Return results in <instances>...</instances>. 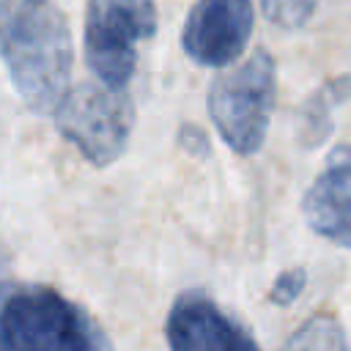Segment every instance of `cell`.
I'll return each mask as SVG.
<instances>
[{
  "mask_svg": "<svg viewBox=\"0 0 351 351\" xmlns=\"http://www.w3.org/2000/svg\"><path fill=\"white\" fill-rule=\"evenodd\" d=\"M0 58L33 112H55L71 82V27L52 0H0Z\"/></svg>",
  "mask_w": 351,
  "mask_h": 351,
  "instance_id": "obj_1",
  "label": "cell"
},
{
  "mask_svg": "<svg viewBox=\"0 0 351 351\" xmlns=\"http://www.w3.org/2000/svg\"><path fill=\"white\" fill-rule=\"evenodd\" d=\"M0 351H112L104 329L47 285L0 282Z\"/></svg>",
  "mask_w": 351,
  "mask_h": 351,
  "instance_id": "obj_2",
  "label": "cell"
},
{
  "mask_svg": "<svg viewBox=\"0 0 351 351\" xmlns=\"http://www.w3.org/2000/svg\"><path fill=\"white\" fill-rule=\"evenodd\" d=\"M277 99V63L266 49L219 74L208 90V115L219 137L241 156L255 154L269 132Z\"/></svg>",
  "mask_w": 351,
  "mask_h": 351,
  "instance_id": "obj_3",
  "label": "cell"
},
{
  "mask_svg": "<svg viewBox=\"0 0 351 351\" xmlns=\"http://www.w3.org/2000/svg\"><path fill=\"white\" fill-rule=\"evenodd\" d=\"M134 104L126 88L82 82L55 107L58 132L96 167L115 162L132 134Z\"/></svg>",
  "mask_w": 351,
  "mask_h": 351,
  "instance_id": "obj_4",
  "label": "cell"
},
{
  "mask_svg": "<svg viewBox=\"0 0 351 351\" xmlns=\"http://www.w3.org/2000/svg\"><path fill=\"white\" fill-rule=\"evenodd\" d=\"M156 30L154 0H88L85 60L110 88H126L137 66V44Z\"/></svg>",
  "mask_w": 351,
  "mask_h": 351,
  "instance_id": "obj_5",
  "label": "cell"
},
{
  "mask_svg": "<svg viewBox=\"0 0 351 351\" xmlns=\"http://www.w3.org/2000/svg\"><path fill=\"white\" fill-rule=\"evenodd\" d=\"M252 19L250 0H197L181 30L184 52L200 66H228L247 49Z\"/></svg>",
  "mask_w": 351,
  "mask_h": 351,
  "instance_id": "obj_6",
  "label": "cell"
},
{
  "mask_svg": "<svg viewBox=\"0 0 351 351\" xmlns=\"http://www.w3.org/2000/svg\"><path fill=\"white\" fill-rule=\"evenodd\" d=\"M170 351H261L252 335L203 291L181 293L165 321Z\"/></svg>",
  "mask_w": 351,
  "mask_h": 351,
  "instance_id": "obj_7",
  "label": "cell"
},
{
  "mask_svg": "<svg viewBox=\"0 0 351 351\" xmlns=\"http://www.w3.org/2000/svg\"><path fill=\"white\" fill-rule=\"evenodd\" d=\"M307 225L332 244L351 250V148H337L302 200Z\"/></svg>",
  "mask_w": 351,
  "mask_h": 351,
  "instance_id": "obj_8",
  "label": "cell"
},
{
  "mask_svg": "<svg viewBox=\"0 0 351 351\" xmlns=\"http://www.w3.org/2000/svg\"><path fill=\"white\" fill-rule=\"evenodd\" d=\"M285 351H348V346L340 321L329 313H318L291 335Z\"/></svg>",
  "mask_w": 351,
  "mask_h": 351,
  "instance_id": "obj_9",
  "label": "cell"
},
{
  "mask_svg": "<svg viewBox=\"0 0 351 351\" xmlns=\"http://www.w3.org/2000/svg\"><path fill=\"white\" fill-rule=\"evenodd\" d=\"M351 96V77H337L332 82H326L315 96L313 101L307 104V121H304V132L310 134V140L321 143L326 137V129H329V112L335 104L346 101Z\"/></svg>",
  "mask_w": 351,
  "mask_h": 351,
  "instance_id": "obj_10",
  "label": "cell"
},
{
  "mask_svg": "<svg viewBox=\"0 0 351 351\" xmlns=\"http://www.w3.org/2000/svg\"><path fill=\"white\" fill-rule=\"evenodd\" d=\"M261 8L271 25L296 30L310 22L318 8V0H261Z\"/></svg>",
  "mask_w": 351,
  "mask_h": 351,
  "instance_id": "obj_11",
  "label": "cell"
},
{
  "mask_svg": "<svg viewBox=\"0 0 351 351\" xmlns=\"http://www.w3.org/2000/svg\"><path fill=\"white\" fill-rule=\"evenodd\" d=\"M304 285H307V271L302 269V266H293V269H285L277 280H274V285H271V291H269V299L274 302V304H291V302H296V296L304 291Z\"/></svg>",
  "mask_w": 351,
  "mask_h": 351,
  "instance_id": "obj_12",
  "label": "cell"
}]
</instances>
